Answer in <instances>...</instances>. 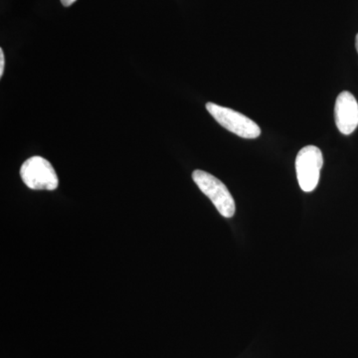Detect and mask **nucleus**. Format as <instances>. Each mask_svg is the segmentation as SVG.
<instances>
[{
  "instance_id": "39448f33",
  "label": "nucleus",
  "mask_w": 358,
  "mask_h": 358,
  "mask_svg": "<svg viewBox=\"0 0 358 358\" xmlns=\"http://www.w3.org/2000/svg\"><path fill=\"white\" fill-rule=\"evenodd\" d=\"M334 121L341 134L348 136L358 127V103L350 92H341L334 106Z\"/></svg>"
},
{
  "instance_id": "f257e3e1",
  "label": "nucleus",
  "mask_w": 358,
  "mask_h": 358,
  "mask_svg": "<svg viewBox=\"0 0 358 358\" xmlns=\"http://www.w3.org/2000/svg\"><path fill=\"white\" fill-rule=\"evenodd\" d=\"M192 179L199 189L211 200L219 213L225 218L233 217L236 211L234 199L222 181L206 171H193Z\"/></svg>"
},
{
  "instance_id": "7ed1b4c3",
  "label": "nucleus",
  "mask_w": 358,
  "mask_h": 358,
  "mask_svg": "<svg viewBox=\"0 0 358 358\" xmlns=\"http://www.w3.org/2000/svg\"><path fill=\"white\" fill-rule=\"evenodd\" d=\"M206 109L219 124L240 138H257L260 136V127L241 113L214 103H207Z\"/></svg>"
},
{
  "instance_id": "0eeeda50",
  "label": "nucleus",
  "mask_w": 358,
  "mask_h": 358,
  "mask_svg": "<svg viewBox=\"0 0 358 358\" xmlns=\"http://www.w3.org/2000/svg\"><path fill=\"white\" fill-rule=\"evenodd\" d=\"M76 1L77 0H61V3H62L65 7H69Z\"/></svg>"
},
{
  "instance_id": "f03ea898",
  "label": "nucleus",
  "mask_w": 358,
  "mask_h": 358,
  "mask_svg": "<svg viewBox=\"0 0 358 358\" xmlns=\"http://www.w3.org/2000/svg\"><path fill=\"white\" fill-rule=\"evenodd\" d=\"M20 176L30 189L55 190L58 187L57 173L44 157H32L26 160L21 166Z\"/></svg>"
},
{
  "instance_id": "6e6552de",
  "label": "nucleus",
  "mask_w": 358,
  "mask_h": 358,
  "mask_svg": "<svg viewBox=\"0 0 358 358\" xmlns=\"http://www.w3.org/2000/svg\"><path fill=\"white\" fill-rule=\"evenodd\" d=\"M355 47H357V50L358 53V34L357 35V38H355Z\"/></svg>"
},
{
  "instance_id": "20e7f679",
  "label": "nucleus",
  "mask_w": 358,
  "mask_h": 358,
  "mask_svg": "<svg viewBox=\"0 0 358 358\" xmlns=\"http://www.w3.org/2000/svg\"><path fill=\"white\" fill-rule=\"evenodd\" d=\"M322 166V150L315 145H308L299 152L296 159V178L303 192H312L317 188Z\"/></svg>"
},
{
  "instance_id": "423d86ee",
  "label": "nucleus",
  "mask_w": 358,
  "mask_h": 358,
  "mask_svg": "<svg viewBox=\"0 0 358 358\" xmlns=\"http://www.w3.org/2000/svg\"><path fill=\"white\" fill-rule=\"evenodd\" d=\"M4 67H6V58L2 49H0V77L3 76Z\"/></svg>"
}]
</instances>
